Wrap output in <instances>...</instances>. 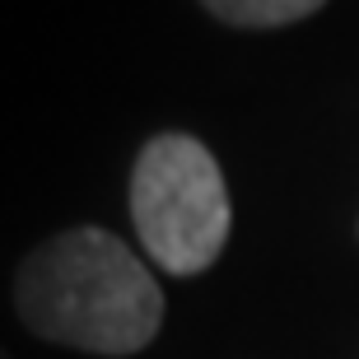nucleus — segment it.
Wrapping results in <instances>:
<instances>
[{
    "label": "nucleus",
    "mask_w": 359,
    "mask_h": 359,
    "mask_svg": "<svg viewBox=\"0 0 359 359\" xmlns=\"http://www.w3.org/2000/svg\"><path fill=\"white\" fill-rule=\"evenodd\" d=\"M131 224L149 262L168 276H201L219 262L233 205L219 159L187 131L149 135L131 163Z\"/></svg>",
    "instance_id": "obj_2"
},
{
    "label": "nucleus",
    "mask_w": 359,
    "mask_h": 359,
    "mask_svg": "<svg viewBox=\"0 0 359 359\" xmlns=\"http://www.w3.org/2000/svg\"><path fill=\"white\" fill-rule=\"evenodd\" d=\"M28 336L98 359H126L159 336L163 290L154 271L98 224H70L33 243L10 280Z\"/></svg>",
    "instance_id": "obj_1"
},
{
    "label": "nucleus",
    "mask_w": 359,
    "mask_h": 359,
    "mask_svg": "<svg viewBox=\"0 0 359 359\" xmlns=\"http://www.w3.org/2000/svg\"><path fill=\"white\" fill-rule=\"evenodd\" d=\"M0 359H14V355H10V350H5V346H0Z\"/></svg>",
    "instance_id": "obj_4"
},
{
    "label": "nucleus",
    "mask_w": 359,
    "mask_h": 359,
    "mask_svg": "<svg viewBox=\"0 0 359 359\" xmlns=\"http://www.w3.org/2000/svg\"><path fill=\"white\" fill-rule=\"evenodd\" d=\"M327 0H201V10L229 28H248V33H266L285 28L299 19H313Z\"/></svg>",
    "instance_id": "obj_3"
}]
</instances>
